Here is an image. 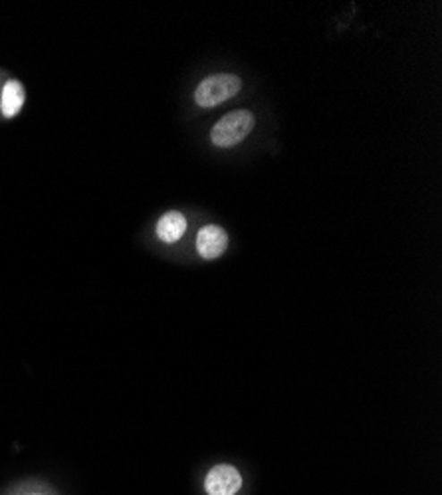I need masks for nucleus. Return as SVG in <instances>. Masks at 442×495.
<instances>
[{"mask_svg": "<svg viewBox=\"0 0 442 495\" xmlns=\"http://www.w3.org/2000/svg\"><path fill=\"white\" fill-rule=\"evenodd\" d=\"M242 88V81L233 73H217L200 81L195 91V102L200 107H217L225 104L226 99L234 97Z\"/></svg>", "mask_w": 442, "mask_h": 495, "instance_id": "1", "label": "nucleus"}, {"mask_svg": "<svg viewBox=\"0 0 442 495\" xmlns=\"http://www.w3.org/2000/svg\"><path fill=\"white\" fill-rule=\"evenodd\" d=\"M256 119L246 109H238V112L226 113L210 131V139L217 147H233L246 139L248 133L254 130Z\"/></svg>", "mask_w": 442, "mask_h": 495, "instance_id": "2", "label": "nucleus"}, {"mask_svg": "<svg viewBox=\"0 0 442 495\" xmlns=\"http://www.w3.org/2000/svg\"><path fill=\"white\" fill-rule=\"evenodd\" d=\"M205 488L208 495H234L242 488V478L233 466L220 464L208 472Z\"/></svg>", "mask_w": 442, "mask_h": 495, "instance_id": "3", "label": "nucleus"}, {"mask_svg": "<svg viewBox=\"0 0 442 495\" xmlns=\"http://www.w3.org/2000/svg\"><path fill=\"white\" fill-rule=\"evenodd\" d=\"M228 246V234L225 228L208 224L197 236V250L205 260H215L223 256Z\"/></svg>", "mask_w": 442, "mask_h": 495, "instance_id": "4", "label": "nucleus"}, {"mask_svg": "<svg viewBox=\"0 0 442 495\" xmlns=\"http://www.w3.org/2000/svg\"><path fill=\"white\" fill-rule=\"evenodd\" d=\"M187 231V218L181 213H167L157 224V236L165 244L179 242Z\"/></svg>", "mask_w": 442, "mask_h": 495, "instance_id": "5", "label": "nucleus"}, {"mask_svg": "<svg viewBox=\"0 0 442 495\" xmlns=\"http://www.w3.org/2000/svg\"><path fill=\"white\" fill-rule=\"evenodd\" d=\"M24 105V88L21 81L11 80L3 89V102H0V109H3L4 117H14L21 112Z\"/></svg>", "mask_w": 442, "mask_h": 495, "instance_id": "6", "label": "nucleus"}]
</instances>
